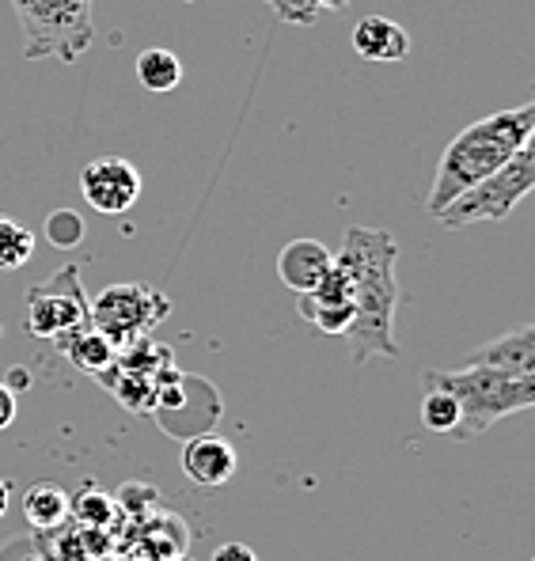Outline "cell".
<instances>
[{"instance_id": "10", "label": "cell", "mask_w": 535, "mask_h": 561, "mask_svg": "<svg viewBox=\"0 0 535 561\" xmlns=\"http://www.w3.org/2000/svg\"><path fill=\"white\" fill-rule=\"evenodd\" d=\"M464 365L493 368V373H505L516 379L535 376V327H513L505 334L490 337L487 345H479L475 353H467Z\"/></svg>"}, {"instance_id": "14", "label": "cell", "mask_w": 535, "mask_h": 561, "mask_svg": "<svg viewBox=\"0 0 535 561\" xmlns=\"http://www.w3.org/2000/svg\"><path fill=\"white\" fill-rule=\"evenodd\" d=\"M57 350H61L84 376H103L106 368L114 365V357H118V350H114V345L106 342V337L99 334L92 323L72 330L65 342H57Z\"/></svg>"}, {"instance_id": "2", "label": "cell", "mask_w": 535, "mask_h": 561, "mask_svg": "<svg viewBox=\"0 0 535 561\" xmlns=\"http://www.w3.org/2000/svg\"><path fill=\"white\" fill-rule=\"evenodd\" d=\"M535 137V103H521L513 111H498L490 118L471 122L448 140V148L437 160V175L430 186V217H437L444 205L456 202L464 190L482 183L498 168H505L521 148H528Z\"/></svg>"}, {"instance_id": "13", "label": "cell", "mask_w": 535, "mask_h": 561, "mask_svg": "<svg viewBox=\"0 0 535 561\" xmlns=\"http://www.w3.org/2000/svg\"><path fill=\"white\" fill-rule=\"evenodd\" d=\"M69 513H72V501L57 482H35L23 493V519H27L35 535L57 531L69 519Z\"/></svg>"}, {"instance_id": "24", "label": "cell", "mask_w": 535, "mask_h": 561, "mask_svg": "<svg viewBox=\"0 0 535 561\" xmlns=\"http://www.w3.org/2000/svg\"><path fill=\"white\" fill-rule=\"evenodd\" d=\"M175 561H186V558H175Z\"/></svg>"}, {"instance_id": "1", "label": "cell", "mask_w": 535, "mask_h": 561, "mask_svg": "<svg viewBox=\"0 0 535 561\" xmlns=\"http://www.w3.org/2000/svg\"><path fill=\"white\" fill-rule=\"evenodd\" d=\"M399 247L391 232L353 225L334 254V266L350 280L353 323L345 330L353 365L373 357H399L395 345V308H399V277H395Z\"/></svg>"}, {"instance_id": "22", "label": "cell", "mask_w": 535, "mask_h": 561, "mask_svg": "<svg viewBox=\"0 0 535 561\" xmlns=\"http://www.w3.org/2000/svg\"><path fill=\"white\" fill-rule=\"evenodd\" d=\"M8 505H12V482H4V478H0V516L8 513Z\"/></svg>"}, {"instance_id": "3", "label": "cell", "mask_w": 535, "mask_h": 561, "mask_svg": "<svg viewBox=\"0 0 535 561\" xmlns=\"http://www.w3.org/2000/svg\"><path fill=\"white\" fill-rule=\"evenodd\" d=\"M422 387H441L456 399L459 407V428L456 440H479L482 433H490V425H498L509 414H524L535 407V376L516 379L493 368L464 365V368H430L422 373Z\"/></svg>"}, {"instance_id": "20", "label": "cell", "mask_w": 535, "mask_h": 561, "mask_svg": "<svg viewBox=\"0 0 535 561\" xmlns=\"http://www.w3.org/2000/svg\"><path fill=\"white\" fill-rule=\"evenodd\" d=\"M15 410H20V399H15L12 383H4V379H0V433H4V428L15 421Z\"/></svg>"}, {"instance_id": "11", "label": "cell", "mask_w": 535, "mask_h": 561, "mask_svg": "<svg viewBox=\"0 0 535 561\" xmlns=\"http://www.w3.org/2000/svg\"><path fill=\"white\" fill-rule=\"evenodd\" d=\"M334 251H327L319 239H293V243L282 247L277 254V277H282L285 288L293 293H311V288L323 280V274L331 270Z\"/></svg>"}, {"instance_id": "7", "label": "cell", "mask_w": 535, "mask_h": 561, "mask_svg": "<svg viewBox=\"0 0 535 561\" xmlns=\"http://www.w3.org/2000/svg\"><path fill=\"white\" fill-rule=\"evenodd\" d=\"M92 304L84 296V280L80 266H61L57 274L27 288V334L43 337L57 345L72 334V330L92 323Z\"/></svg>"}, {"instance_id": "17", "label": "cell", "mask_w": 535, "mask_h": 561, "mask_svg": "<svg viewBox=\"0 0 535 561\" xmlns=\"http://www.w3.org/2000/svg\"><path fill=\"white\" fill-rule=\"evenodd\" d=\"M31 259H35V232L0 213V270L12 274V270L27 266Z\"/></svg>"}, {"instance_id": "18", "label": "cell", "mask_w": 535, "mask_h": 561, "mask_svg": "<svg viewBox=\"0 0 535 561\" xmlns=\"http://www.w3.org/2000/svg\"><path fill=\"white\" fill-rule=\"evenodd\" d=\"M46 239L54 247H61V251L77 247L80 239H84V220H80V213H72V209L49 213V217H46Z\"/></svg>"}, {"instance_id": "6", "label": "cell", "mask_w": 535, "mask_h": 561, "mask_svg": "<svg viewBox=\"0 0 535 561\" xmlns=\"http://www.w3.org/2000/svg\"><path fill=\"white\" fill-rule=\"evenodd\" d=\"M88 311H92V327L99 334L114 350H126L129 342L148 337L171 316V300L160 288L141 285V280H118V285H106Z\"/></svg>"}, {"instance_id": "12", "label": "cell", "mask_w": 535, "mask_h": 561, "mask_svg": "<svg viewBox=\"0 0 535 561\" xmlns=\"http://www.w3.org/2000/svg\"><path fill=\"white\" fill-rule=\"evenodd\" d=\"M353 49L357 57L376 65H391L402 61L410 54V35L388 15H365V20L353 27Z\"/></svg>"}, {"instance_id": "15", "label": "cell", "mask_w": 535, "mask_h": 561, "mask_svg": "<svg viewBox=\"0 0 535 561\" xmlns=\"http://www.w3.org/2000/svg\"><path fill=\"white\" fill-rule=\"evenodd\" d=\"M137 80H141V88L148 92L163 95V92H175L179 84H183V61H179L171 49H145L141 57H137Z\"/></svg>"}, {"instance_id": "23", "label": "cell", "mask_w": 535, "mask_h": 561, "mask_svg": "<svg viewBox=\"0 0 535 561\" xmlns=\"http://www.w3.org/2000/svg\"><path fill=\"white\" fill-rule=\"evenodd\" d=\"M316 8H327V12H342L345 0H316Z\"/></svg>"}, {"instance_id": "19", "label": "cell", "mask_w": 535, "mask_h": 561, "mask_svg": "<svg viewBox=\"0 0 535 561\" xmlns=\"http://www.w3.org/2000/svg\"><path fill=\"white\" fill-rule=\"evenodd\" d=\"M270 8L277 12V20L285 23H300V27H308V23H316L319 8L316 0H270Z\"/></svg>"}, {"instance_id": "8", "label": "cell", "mask_w": 535, "mask_h": 561, "mask_svg": "<svg viewBox=\"0 0 535 561\" xmlns=\"http://www.w3.org/2000/svg\"><path fill=\"white\" fill-rule=\"evenodd\" d=\"M80 194L103 217H122L141 197V171L122 156H99L80 171Z\"/></svg>"}, {"instance_id": "9", "label": "cell", "mask_w": 535, "mask_h": 561, "mask_svg": "<svg viewBox=\"0 0 535 561\" xmlns=\"http://www.w3.org/2000/svg\"><path fill=\"white\" fill-rule=\"evenodd\" d=\"M183 474L197 490H220L236 478V448L213 433L186 436L183 444Z\"/></svg>"}, {"instance_id": "4", "label": "cell", "mask_w": 535, "mask_h": 561, "mask_svg": "<svg viewBox=\"0 0 535 561\" xmlns=\"http://www.w3.org/2000/svg\"><path fill=\"white\" fill-rule=\"evenodd\" d=\"M95 0H12L23 27V57L27 61H54L72 65L92 49Z\"/></svg>"}, {"instance_id": "16", "label": "cell", "mask_w": 535, "mask_h": 561, "mask_svg": "<svg viewBox=\"0 0 535 561\" xmlns=\"http://www.w3.org/2000/svg\"><path fill=\"white\" fill-rule=\"evenodd\" d=\"M418 421H422L425 433L444 436V440H456L459 428V407L448 391L441 387H422V407H418Z\"/></svg>"}, {"instance_id": "21", "label": "cell", "mask_w": 535, "mask_h": 561, "mask_svg": "<svg viewBox=\"0 0 535 561\" xmlns=\"http://www.w3.org/2000/svg\"><path fill=\"white\" fill-rule=\"evenodd\" d=\"M213 561H259V558H254V550L243 547V542H225V547H217Z\"/></svg>"}, {"instance_id": "5", "label": "cell", "mask_w": 535, "mask_h": 561, "mask_svg": "<svg viewBox=\"0 0 535 561\" xmlns=\"http://www.w3.org/2000/svg\"><path fill=\"white\" fill-rule=\"evenodd\" d=\"M535 190V148H521L505 168H498L493 175H487L482 183H475L471 190L456 197L452 205H444L437 213V220L444 228H471L482 220L493 225H505L513 217V209Z\"/></svg>"}]
</instances>
